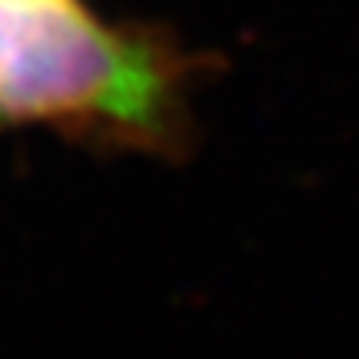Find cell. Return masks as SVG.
<instances>
[{
	"instance_id": "6da1fadb",
	"label": "cell",
	"mask_w": 359,
	"mask_h": 359,
	"mask_svg": "<svg viewBox=\"0 0 359 359\" xmlns=\"http://www.w3.org/2000/svg\"><path fill=\"white\" fill-rule=\"evenodd\" d=\"M210 67L217 57L187 50L170 27L114 24L83 0H24L0 120L183 156L196 137L193 90Z\"/></svg>"
},
{
	"instance_id": "7a4b0ae2",
	"label": "cell",
	"mask_w": 359,
	"mask_h": 359,
	"mask_svg": "<svg viewBox=\"0 0 359 359\" xmlns=\"http://www.w3.org/2000/svg\"><path fill=\"white\" fill-rule=\"evenodd\" d=\"M20 11H24V0H0V77H4V67L11 60Z\"/></svg>"
}]
</instances>
